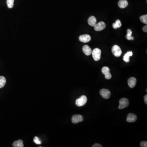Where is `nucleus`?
<instances>
[{
    "label": "nucleus",
    "mask_w": 147,
    "mask_h": 147,
    "mask_svg": "<svg viewBox=\"0 0 147 147\" xmlns=\"http://www.w3.org/2000/svg\"><path fill=\"white\" fill-rule=\"evenodd\" d=\"M140 146L141 147H147V142L146 141H142L140 143Z\"/></svg>",
    "instance_id": "4be33fe9"
},
{
    "label": "nucleus",
    "mask_w": 147,
    "mask_h": 147,
    "mask_svg": "<svg viewBox=\"0 0 147 147\" xmlns=\"http://www.w3.org/2000/svg\"><path fill=\"white\" fill-rule=\"evenodd\" d=\"M126 38H127V39L128 40H133L134 39V37L132 36H126Z\"/></svg>",
    "instance_id": "393cba45"
},
{
    "label": "nucleus",
    "mask_w": 147,
    "mask_h": 147,
    "mask_svg": "<svg viewBox=\"0 0 147 147\" xmlns=\"http://www.w3.org/2000/svg\"><path fill=\"white\" fill-rule=\"evenodd\" d=\"M119 109H123L127 108L129 105V101L128 99L126 98H123L121 99L119 101Z\"/></svg>",
    "instance_id": "7ed1b4c3"
},
{
    "label": "nucleus",
    "mask_w": 147,
    "mask_h": 147,
    "mask_svg": "<svg viewBox=\"0 0 147 147\" xmlns=\"http://www.w3.org/2000/svg\"><path fill=\"white\" fill-rule=\"evenodd\" d=\"M128 85L130 88H134L135 87L136 83V79L134 77H130L128 79Z\"/></svg>",
    "instance_id": "9b49d317"
},
{
    "label": "nucleus",
    "mask_w": 147,
    "mask_h": 147,
    "mask_svg": "<svg viewBox=\"0 0 147 147\" xmlns=\"http://www.w3.org/2000/svg\"><path fill=\"white\" fill-rule=\"evenodd\" d=\"M128 5V2L127 0H120L118 2V5L121 8H125Z\"/></svg>",
    "instance_id": "4468645a"
},
{
    "label": "nucleus",
    "mask_w": 147,
    "mask_h": 147,
    "mask_svg": "<svg viewBox=\"0 0 147 147\" xmlns=\"http://www.w3.org/2000/svg\"><path fill=\"white\" fill-rule=\"evenodd\" d=\"M102 146L101 144H99V143H96V144H94V145L92 146V147H102Z\"/></svg>",
    "instance_id": "b1692460"
},
{
    "label": "nucleus",
    "mask_w": 147,
    "mask_h": 147,
    "mask_svg": "<svg viewBox=\"0 0 147 147\" xmlns=\"http://www.w3.org/2000/svg\"><path fill=\"white\" fill-rule=\"evenodd\" d=\"M132 30L130 29H128L127 30V36H132Z\"/></svg>",
    "instance_id": "5701e85b"
},
{
    "label": "nucleus",
    "mask_w": 147,
    "mask_h": 147,
    "mask_svg": "<svg viewBox=\"0 0 147 147\" xmlns=\"http://www.w3.org/2000/svg\"><path fill=\"white\" fill-rule=\"evenodd\" d=\"M106 23L103 21H101L97 24H96L94 26V29L96 31H101L106 28Z\"/></svg>",
    "instance_id": "6e6552de"
},
{
    "label": "nucleus",
    "mask_w": 147,
    "mask_h": 147,
    "mask_svg": "<svg viewBox=\"0 0 147 147\" xmlns=\"http://www.w3.org/2000/svg\"><path fill=\"white\" fill-rule=\"evenodd\" d=\"M101 51L99 48H95L92 51L93 58L95 61H98L101 59Z\"/></svg>",
    "instance_id": "f03ea898"
},
{
    "label": "nucleus",
    "mask_w": 147,
    "mask_h": 147,
    "mask_svg": "<svg viewBox=\"0 0 147 147\" xmlns=\"http://www.w3.org/2000/svg\"><path fill=\"white\" fill-rule=\"evenodd\" d=\"M100 94L104 99H108L111 96V92L108 89H102L100 91Z\"/></svg>",
    "instance_id": "39448f33"
},
{
    "label": "nucleus",
    "mask_w": 147,
    "mask_h": 147,
    "mask_svg": "<svg viewBox=\"0 0 147 147\" xmlns=\"http://www.w3.org/2000/svg\"><path fill=\"white\" fill-rule=\"evenodd\" d=\"M33 141L35 143H36V144L40 145V144H41V141L39 139L38 137H37V136L34 137Z\"/></svg>",
    "instance_id": "aec40b11"
},
{
    "label": "nucleus",
    "mask_w": 147,
    "mask_h": 147,
    "mask_svg": "<svg viewBox=\"0 0 147 147\" xmlns=\"http://www.w3.org/2000/svg\"><path fill=\"white\" fill-rule=\"evenodd\" d=\"M79 40L82 42L86 43L90 41L91 40V36L88 34H84L79 36Z\"/></svg>",
    "instance_id": "9d476101"
},
{
    "label": "nucleus",
    "mask_w": 147,
    "mask_h": 147,
    "mask_svg": "<svg viewBox=\"0 0 147 147\" xmlns=\"http://www.w3.org/2000/svg\"><path fill=\"white\" fill-rule=\"evenodd\" d=\"M110 71V69L108 67H104L102 68V73L105 75V78L107 79H110L112 78V75Z\"/></svg>",
    "instance_id": "423d86ee"
},
{
    "label": "nucleus",
    "mask_w": 147,
    "mask_h": 147,
    "mask_svg": "<svg viewBox=\"0 0 147 147\" xmlns=\"http://www.w3.org/2000/svg\"><path fill=\"white\" fill-rule=\"evenodd\" d=\"M133 53L132 51H128L127 53L125 54L123 57V60L126 62H129L130 61V57L132 56Z\"/></svg>",
    "instance_id": "dca6fc26"
},
{
    "label": "nucleus",
    "mask_w": 147,
    "mask_h": 147,
    "mask_svg": "<svg viewBox=\"0 0 147 147\" xmlns=\"http://www.w3.org/2000/svg\"><path fill=\"white\" fill-rule=\"evenodd\" d=\"M83 51L86 55L89 56L92 54V49L88 45H85L83 47Z\"/></svg>",
    "instance_id": "f8f14e48"
},
{
    "label": "nucleus",
    "mask_w": 147,
    "mask_h": 147,
    "mask_svg": "<svg viewBox=\"0 0 147 147\" xmlns=\"http://www.w3.org/2000/svg\"><path fill=\"white\" fill-rule=\"evenodd\" d=\"M112 52L116 57H119L122 54V51L119 46L114 45L112 47Z\"/></svg>",
    "instance_id": "20e7f679"
},
{
    "label": "nucleus",
    "mask_w": 147,
    "mask_h": 147,
    "mask_svg": "<svg viewBox=\"0 0 147 147\" xmlns=\"http://www.w3.org/2000/svg\"><path fill=\"white\" fill-rule=\"evenodd\" d=\"M116 26L117 27V28H119L121 26V21L119 20H116V22H115Z\"/></svg>",
    "instance_id": "412c9836"
},
{
    "label": "nucleus",
    "mask_w": 147,
    "mask_h": 147,
    "mask_svg": "<svg viewBox=\"0 0 147 147\" xmlns=\"http://www.w3.org/2000/svg\"><path fill=\"white\" fill-rule=\"evenodd\" d=\"M137 116L133 113H130L127 116L126 121L129 123H133L136 121Z\"/></svg>",
    "instance_id": "1a4fd4ad"
},
{
    "label": "nucleus",
    "mask_w": 147,
    "mask_h": 147,
    "mask_svg": "<svg viewBox=\"0 0 147 147\" xmlns=\"http://www.w3.org/2000/svg\"><path fill=\"white\" fill-rule=\"evenodd\" d=\"M6 83L5 78L3 76L0 77V88H2L4 87Z\"/></svg>",
    "instance_id": "f3484780"
},
{
    "label": "nucleus",
    "mask_w": 147,
    "mask_h": 147,
    "mask_svg": "<svg viewBox=\"0 0 147 147\" xmlns=\"http://www.w3.org/2000/svg\"><path fill=\"white\" fill-rule=\"evenodd\" d=\"M83 120V116L79 114H76L73 115L72 118V123L77 124L79 122H82Z\"/></svg>",
    "instance_id": "0eeeda50"
},
{
    "label": "nucleus",
    "mask_w": 147,
    "mask_h": 147,
    "mask_svg": "<svg viewBox=\"0 0 147 147\" xmlns=\"http://www.w3.org/2000/svg\"><path fill=\"white\" fill-rule=\"evenodd\" d=\"M112 27H113L114 29H115L117 28V27L116 26L115 23H113V24H112Z\"/></svg>",
    "instance_id": "cd10ccee"
},
{
    "label": "nucleus",
    "mask_w": 147,
    "mask_h": 147,
    "mask_svg": "<svg viewBox=\"0 0 147 147\" xmlns=\"http://www.w3.org/2000/svg\"><path fill=\"white\" fill-rule=\"evenodd\" d=\"M12 145L14 147H24L23 141L22 140H19L18 141H14Z\"/></svg>",
    "instance_id": "2eb2a0df"
},
{
    "label": "nucleus",
    "mask_w": 147,
    "mask_h": 147,
    "mask_svg": "<svg viewBox=\"0 0 147 147\" xmlns=\"http://www.w3.org/2000/svg\"><path fill=\"white\" fill-rule=\"evenodd\" d=\"M144 101L145 102V103L147 104V95H145V96L144 97Z\"/></svg>",
    "instance_id": "bb28decb"
},
{
    "label": "nucleus",
    "mask_w": 147,
    "mask_h": 147,
    "mask_svg": "<svg viewBox=\"0 0 147 147\" xmlns=\"http://www.w3.org/2000/svg\"><path fill=\"white\" fill-rule=\"evenodd\" d=\"M87 102V98L85 95L82 96L80 98L77 99L76 101V104L79 107L84 106Z\"/></svg>",
    "instance_id": "f257e3e1"
},
{
    "label": "nucleus",
    "mask_w": 147,
    "mask_h": 147,
    "mask_svg": "<svg viewBox=\"0 0 147 147\" xmlns=\"http://www.w3.org/2000/svg\"><path fill=\"white\" fill-rule=\"evenodd\" d=\"M14 0H7V4L8 8H12L13 7Z\"/></svg>",
    "instance_id": "a211bd4d"
},
{
    "label": "nucleus",
    "mask_w": 147,
    "mask_h": 147,
    "mask_svg": "<svg viewBox=\"0 0 147 147\" xmlns=\"http://www.w3.org/2000/svg\"><path fill=\"white\" fill-rule=\"evenodd\" d=\"M97 19L94 16H91L88 20V23L91 26L94 27L97 24Z\"/></svg>",
    "instance_id": "ddd939ff"
},
{
    "label": "nucleus",
    "mask_w": 147,
    "mask_h": 147,
    "mask_svg": "<svg viewBox=\"0 0 147 147\" xmlns=\"http://www.w3.org/2000/svg\"><path fill=\"white\" fill-rule=\"evenodd\" d=\"M143 31L144 32H147V25H145V26L143 27Z\"/></svg>",
    "instance_id": "a878e982"
},
{
    "label": "nucleus",
    "mask_w": 147,
    "mask_h": 147,
    "mask_svg": "<svg viewBox=\"0 0 147 147\" xmlns=\"http://www.w3.org/2000/svg\"><path fill=\"white\" fill-rule=\"evenodd\" d=\"M140 20H141V22L145 24L147 23V15H143L142 16H141L140 18Z\"/></svg>",
    "instance_id": "6ab92c4d"
}]
</instances>
